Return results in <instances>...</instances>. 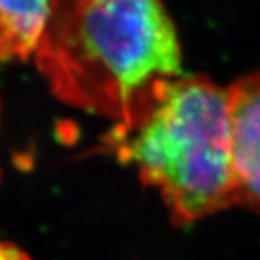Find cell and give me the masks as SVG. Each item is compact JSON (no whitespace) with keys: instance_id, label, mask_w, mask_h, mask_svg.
<instances>
[{"instance_id":"obj_1","label":"cell","mask_w":260,"mask_h":260,"mask_svg":"<svg viewBox=\"0 0 260 260\" xmlns=\"http://www.w3.org/2000/svg\"><path fill=\"white\" fill-rule=\"evenodd\" d=\"M34 58L59 102L127 127L182 54L165 0H51Z\"/></svg>"},{"instance_id":"obj_2","label":"cell","mask_w":260,"mask_h":260,"mask_svg":"<svg viewBox=\"0 0 260 260\" xmlns=\"http://www.w3.org/2000/svg\"><path fill=\"white\" fill-rule=\"evenodd\" d=\"M104 142L158 191L175 225L236 205L227 88L205 75L165 81L136 120Z\"/></svg>"},{"instance_id":"obj_3","label":"cell","mask_w":260,"mask_h":260,"mask_svg":"<svg viewBox=\"0 0 260 260\" xmlns=\"http://www.w3.org/2000/svg\"><path fill=\"white\" fill-rule=\"evenodd\" d=\"M236 205L260 214V73L227 88Z\"/></svg>"},{"instance_id":"obj_4","label":"cell","mask_w":260,"mask_h":260,"mask_svg":"<svg viewBox=\"0 0 260 260\" xmlns=\"http://www.w3.org/2000/svg\"><path fill=\"white\" fill-rule=\"evenodd\" d=\"M49 10L51 0H0V64L35 56Z\"/></svg>"},{"instance_id":"obj_5","label":"cell","mask_w":260,"mask_h":260,"mask_svg":"<svg viewBox=\"0 0 260 260\" xmlns=\"http://www.w3.org/2000/svg\"><path fill=\"white\" fill-rule=\"evenodd\" d=\"M0 260H34L15 243L0 239Z\"/></svg>"},{"instance_id":"obj_6","label":"cell","mask_w":260,"mask_h":260,"mask_svg":"<svg viewBox=\"0 0 260 260\" xmlns=\"http://www.w3.org/2000/svg\"><path fill=\"white\" fill-rule=\"evenodd\" d=\"M0 119H2V102H0ZM0 179H2V171H0Z\"/></svg>"}]
</instances>
